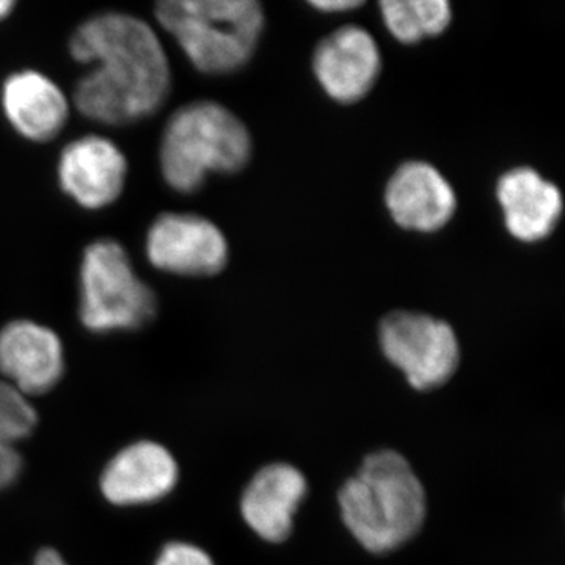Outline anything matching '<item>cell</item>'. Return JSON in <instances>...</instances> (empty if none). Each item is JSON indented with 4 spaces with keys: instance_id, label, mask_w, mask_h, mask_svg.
<instances>
[{
    "instance_id": "1",
    "label": "cell",
    "mask_w": 565,
    "mask_h": 565,
    "mask_svg": "<svg viewBox=\"0 0 565 565\" xmlns=\"http://www.w3.org/2000/svg\"><path fill=\"white\" fill-rule=\"evenodd\" d=\"M74 62L90 66L77 79L73 106L104 126L147 120L172 92V66L158 32L122 11H103L82 21L68 40Z\"/></svg>"
},
{
    "instance_id": "2",
    "label": "cell",
    "mask_w": 565,
    "mask_h": 565,
    "mask_svg": "<svg viewBox=\"0 0 565 565\" xmlns=\"http://www.w3.org/2000/svg\"><path fill=\"white\" fill-rule=\"evenodd\" d=\"M341 519L367 552L392 553L422 531L427 515L423 482L401 452L366 456L338 493Z\"/></svg>"
},
{
    "instance_id": "3",
    "label": "cell",
    "mask_w": 565,
    "mask_h": 565,
    "mask_svg": "<svg viewBox=\"0 0 565 565\" xmlns=\"http://www.w3.org/2000/svg\"><path fill=\"white\" fill-rule=\"evenodd\" d=\"M253 141L243 120L215 102L173 111L159 141V170L172 191L192 195L211 174H234L250 162Z\"/></svg>"
},
{
    "instance_id": "4",
    "label": "cell",
    "mask_w": 565,
    "mask_h": 565,
    "mask_svg": "<svg viewBox=\"0 0 565 565\" xmlns=\"http://www.w3.org/2000/svg\"><path fill=\"white\" fill-rule=\"evenodd\" d=\"M154 18L193 68L210 76L244 68L266 25L256 0H162Z\"/></svg>"
},
{
    "instance_id": "5",
    "label": "cell",
    "mask_w": 565,
    "mask_h": 565,
    "mask_svg": "<svg viewBox=\"0 0 565 565\" xmlns=\"http://www.w3.org/2000/svg\"><path fill=\"white\" fill-rule=\"evenodd\" d=\"M77 288L79 321L90 333L137 332L158 315V294L136 273L129 252L110 237L82 252Z\"/></svg>"
},
{
    "instance_id": "6",
    "label": "cell",
    "mask_w": 565,
    "mask_h": 565,
    "mask_svg": "<svg viewBox=\"0 0 565 565\" xmlns=\"http://www.w3.org/2000/svg\"><path fill=\"white\" fill-rule=\"evenodd\" d=\"M379 344L408 385L418 392L440 388L460 364L455 329L441 319L414 311H394L382 319Z\"/></svg>"
},
{
    "instance_id": "7",
    "label": "cell",
    "mask_w": 565,
    "mask_h": 565,
    "mask_svg": "<svg viewBox=\"0 0 565 565\" xmlns=\"http://www.w3.org/2000/svg\"><path fill=\"white\" fill-rule=\"evenodd\" d=\"M145 256L159 273L184 278L222 274L230 262L225 234L195 212H162L145 234Z\"/></svg>"
},
{
    "instance_id": "8",
    "label": "cell",
    "mask_w": 565,
    "mask_h": 565,
    "mask_svg": "<svg viewBox=\"0 0 565 565\" xmlns=\"http://www.w3.org/2000/svg\"><path fill=\"white\" fill-rule=\"evenodd\" d=\"M129 163L109 137L85 134L65 145L57 161L61 191L85 211H102L120 200Z\"/></svg>"
},
{
    "instance_id": "9",
    "label": "cell",
    "mask_w": 565,
    "mask_h": 565,
    "mask_svg": "<svg viewBox=\"0 0 565 565\" xmlns=\"http://www.w3.org/2000/svg\"><path fill=\"white\" fill-rule=\"evenodd\" d=\"M65 348L51 327L14 319L0 329V379L33 397L50 393L65 374Z\"/></svg>"
},
{
    "instance_id": "10",
    "label": "cell",
    "mask_w": 565,
    "mask_h": 565,
    "mask_svg": "<svg viewBox=\"0 0 565 565\" xmlns=\"http://www.w3.org/2000/svg\"><path fill=\"white\" fill-rule=\"evenodd\" d=\"M382 55L370 32L345 25L319 41L313 71L322 90L341 104L366 98L381 76Z\"/></svg>"
},
{
    "instance_id": "11",
    "label": "cell",
    "mask_w": 565,
    "mask_h": 565,
    "mask_svg": "<svg viewBox=\"0 0 565 565\" xmlns=\"http://www.w3.org/2000/svg\"><path fill=\"white\" fill-rule=\"evenodd\" d=\"M180 467L172 452L151 440L134 441L111 457L102 475V492L109 503L131 508L152 504L172 493Z\"/></svg>"
},
{
    "instance_id": "12",
    "label": "cell",
    "mask_w": 565,
    "mask_h": 565,
    "mask_svg": "<svg viewBox=\"0 0 565 565\" xmlns=\"http://www.w3.org/2000/svg\"><path fill=\"white\" fill-rule=\"evenodd\" d=\"M3 117L22 139L50 143L70 120L71 103L61 85L39 70L13 71L2 82Z\"/></svg>"
},
{
    "instance_id": "13",
    "label": "cell",
    "mask_w": 565,
    "mask_h": 565,
    "mask_svg": "<svg viewBox=\"0 0 565 565\" xmlns=\"http://www.w3.org/2000/svg\"><path fill=\"white\" fill-rule=\"evenodd\" d=\"M385 204L404 230L435 233L456 214L457 196L444 174L427 162H405L390 178Z\"/></svg>"
},
{
    "instance_id": "14",
    "label": "cell",
    "mask_w": 565,
    "mask_h": 565,
    "mask_svg": "<svg viewBox=\"0 0 565 565\" xmlns=\"http://www.w3.org/2000/svg\"><path fill=\"white\" fill-rule=\"evenodd\" d=\"M307 493V478L299 468L280 462L266 465L245 487L241 514L263 541L281 544L291 535L294 516Z\"/></svg>"
},
{
    "instance_id": "15",
    "label": "cell",
    "mask_w": 565,
    "mask_h": 565,
    "mask_svg": "<svg viewBox=\"0 0 565 565\" xmlns=\"http://www.w3.org/2000/svg\"><path fill=\"white\" fill-rule=\"evenodd\" d=\"M497 199L505 228L522 243H541L552 236L563 217V193L530 167H516L501 174Z\"/></svg>"
},
{
    "instance_id": "16",
    "label": "cell",
    "mask_w": 565,
    "mask_h": 565,
    "mask_svg": "<svg viewBox=\"0 0 565 565\" xmlns=\"http://www.w3.org/2000/svg\"><path fill=\"white\" fill-rule=\"evenodd\" d=\"M382 18L390 33L404 44L441 35L451 25V3L446 0H385Z\"/></svg>"
},
{
    "instance_id": "17",
    "label": "cell",
    "mask_w": 565,
    "mask_h": 565,
    "mask_svg": "<svg viewBox=\"0 0 565 565\" xmlns=\"http://www.w3.org/2000/svg\"><path fill=\"white\" fill-rule=\"evenodd\" d=\"M35 426L36 412L31 397L0 379V444L17 446L35 430Z\"/></svg>"
},
{
    "instance_id": "18",
    "label": "cell",
    "mask_w": 565,
    "mask_h": 565,
    "mask_svg": "<svg viewBox=\"0 0 565 565\" xmlns=\"http://www.w3.org/2000/svg\"><path fill=\"white\" fill-rule=\"evenodd\" d=\"M154 565H215L200 546L189 542H170L161 550Z\"/></svg>"
},
{
    "instance_id": "19",
    "label": "cell",
    "mask_w": 565,
    "mask_h": 565,
    "mask_svg": "<svg viewBox=\"0 0 565 565\" xmlns=\"http://www.w3.org/2000/svg\"><path fill=\"white\" fill-rule=\"evenodd\" d=\"M22 470V459L17 446L0 444V492L9 489Z\"/></svg>"
},
{
    "instance_id": "20",
    "label": "cell",
    "mask_w": 565,
    "mask_h": 565,
    "mask_svg": "<svg viewBox=\"0 0 565 565\" xmlns=\"http://www.w3.org/2000/svg\"><path fill=\"white\" fill-rule=\"evenodd\" d=\"M310 6L323 11V13L326 11L327 13H338V11H348L362 7L363 2H360V0H316V2H310Z\"/></svg>"
},
{
    "instance_id": "21",
    "label": "cell",
    "mask_w": 565,
    "mask_h": 565,
    "mask_svg": "<svg viewBox=\"0 0 565 565\" xmlns=\"http://www.w3.org/2000/svg\"><path fill=\"white\" fill-rule=\"evenodd\" d=\"M32 565H68L65 557L54 548L40 550L33 557Z\"/></svg>"
},
{
    "instance_id": "22",
    "label": "cell",
    "mask_w": 565,
    "mask_h": 565,
    "mask_svg": "<svg viewBox=\"0 0 565 565\" xmlns=\"http://www.w3.org/2000/svg\"><path fill=\"white\" fill-rule=\"evenodd\" d=\"M17 6L14 0H0V22L9 20Z\"/></svg>"
}]
</instances>
